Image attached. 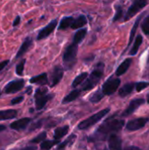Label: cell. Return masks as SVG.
Instances as JSON below:
<instances>
[{
	"instance_id": "cell-1",
	"label": "cell",
	"mask_w": 149,
	"mask_h": 150,
	"mask_svg": "<svg viewBox=\"0 0 149 150\" xmlns=\"http://www.w3.org/2000/svg\"><path fill=\"white\" fill-rule=\"evenodd\" d=\"M125 125V121L123 120L119 119H109L105 121L95 132L94 135L91 137V140L94 141H102L106 138L110 134H113V133H117L122 129Z\"/></svg>"
},
{
	"instance_id": "cell-2",
	"label": "cell",
	"mask_w": 149,
	"mask_h": 150,
	"mask_svg": "<svg viewBox=\"0 0 149 150\" xmlns=\"http://www.w3.org/2000/svg\"><path fill=\"white\" fill-rule=\"evenodd\" d=\"M104 69H105V64L103 62H98L95 66L94 69L89 76V77H87V79L83 83L81 91H87L92 90L94 87H96L104 75Z\"/></svg>"
},
{
	"instance_id": "cell-3",
	"label": "cell",
	"mask_w": 149,
	"mask_h": 150,
	"mask_svg": "<svg viewBox=\"0 0 149 150\" xmlns=\"http://www.w3.org/2000/svg\"><path fill=\"white\" fill-rule=\"evenodd\" d=\"M77 51H78V47H77V45H76L75 43L70 44L65 49L63 53L62 60H63V63H64L66 69H72L76 63Z\"/></svg>"
},
{
	"instance_id": "cell-4",
	"label": "cell",
	"mask_w": 149,
	"mask_h": 150,
	"mask_svg": "<svg viewBox=\"0 0 149 150\" xmlns=\"http://www.w3.org/2000/svg\"><path fill=\"white\" fill-rule=\"evenodd\" d=\"M48 90L47 87H40L36 90L34 94L35 98V109L40 111L44 108L46 104L54 97L52 94L47 93Z\"/></svg>"
},
{
	"instance_id": "cell-5",
	"label": "cell",
	"mask_w": 149,
	"mask_h": 150,
	"mask_svg": "<svg viewBox=\"0 0 149 150\" xmlns=\"http://www.w3.org/2000/svg\"><path fill=\"white\" fill-rule=\"evenodd\" d=\"M110 112V108H106V109H104L97 113H95L94 115L90 116V118H88L87 120L80 122L77 126L78 129L80 130H85V129H88L90 127H91L92 126L96 125L97 122H99L105 116H106V114Z\"/></svg>"
},
{
	"instance_id": "cell-6",
	"label": "cell",
	"mask_w": 149,
	"mask_h": 150,
	"mask_svg": "<svg viewBox=\"0 0 149 150\" xmlns=\"http://www.w3.org/2000/svg\"><path fill=\"white\" fill-rule=\"evenodd\" d=\"M120 84V79L118 77H110L102 86V92L105 96L113 94Z\"/></svg>"
},
{
	"instance_id": "cell-7",
	"label": "cell",
	"mask_w": 149,
	"mask_h": 150,
	"mask_svg": "<svg viewBox=\"0 0 149 150\" xmlns=\"http://www.w3.org/2000/svg\"><path fill=\"white\" fill-rule=\"evenodd\" d=\"M148 2L146 0H137V1H134L133 3V4L129 7L125 18H124V20L125 21H127L129 20L131 18H133L138 11H140L141 10H142L146 5H147Z\"/></svg>"
},
{
	"instance_id": "cell-8",
	"label": "cell",
	"mask_w": 149,
	"mask_h": 150,
	"mask_svg": "<svg viewBox=\"0 0 149 150\" xmlns=\"http://www.w3.org/2000/svg\"><path fill=\"white\" fill-rule=\"evenodd\" d=\"M25 85V80L24 79H17L14 81H11L10 83H8L4 89V91L6 94H13L16 92H18L19 91H21L23 89Z\"/></svg>"
},
{
	"instance_id": "cell-9",
	"label": "cell",
	"mask_w": 149,
	"mask_h": 150,
	"mask_svg": "<svg viewBox=\"0 0 149 150\" xmlns=\"http://www.w3.org/2000/svg\"><path fill=\"white\" fill-rule=\"evenodd\" d=\"M56 25H57V19L52 20L48 25H47L44 28H42L39 32L38 36H37V40H43V39L47 38L54 32V30L56 27Z\"/></svg>"
},
{
	"instance_id": "cell-10",
	"label": "cell",
	"mask_w": 149,
	"mask_h": 150,
	"mask_svg": "<svg viewBox=\"0 0 149 150\" xmlns=\"http://www.w3.org/2000/svg\"><path fill=\"white\" fill-rule=\"evenodd\" d=\"M148 122V119H146V118L134 119L133 120H130L126 124V129L128 131H137L144 127Z\"/></svg>"
},
{
	"instance_id": "cell-11",
	"label": "cell",
	"mask_w": 149,
	"mask_h": 150,
	"mask_svg": "<svg viewBox=\"0 0 149 150\" xmlns=\"http://www.w3.org/2000/svg\"><path fill=\"white\" fill-rule=\"evenodd\" d=\"M62 76H63V69L61 66L54 67L51 73L50 87H54L55 85H57L62 79Z\"/></svg>"
},
{
	"instance_id": "cell-12",
	"label": "cell",
	"mask_w": 149,
	"mask_h": 150,
	"mask_svg": "<svg viewBox=\"0 0 149 150\" xmlns=\"http://www.w3.org/2000/svg\"><path fill=\"white\" fill-rule=\"evenodd\" d=\"M144 103H145V99H143V98H135V99L132 100L131 103L129 104L128 107L122 113V116L123 117H127V116L133 114Z\"/></svg>"
},
{
	"instance_id": "cell-13",
	"label": "cell",
	"mask_w": 149,
	"mask_h": 150,
	"mask_svg": "<svg viewBox=\"0 0 149 150\" xmlns=\"http://www.w3.org/2000/svg\"><path fill=\"white\" fill-rule=\"evenodd\" d=\"M31 121H32V119H30V118H23V119L18 120L16 121H13L10 125V127L13 130H16V131L24 130L26 128V127L29 125V123Z\"/></svg>"
},
{
	"instance_id": "cell-14",
	"label": "cell",
	"mask_w": 149,
	"mask_h": 150,
	"mask_svg": "<svg viewBox=\"0 0 149 150\" xmlns=\"http://www.w3.org/2000/svg\"><path fill=\"white\" fill-rule=\"evenodd\" d=\"M108 146L110 150H122V141L116 134H111L108 140Z\"/></svg>"
},
{
	"instance_id": "cell-15",
	"label": "cell",
	"mask_w": 149,
	"mask_h": 150,
	"mask_svg": "<svg viewBox=\"0 0 149 150\" xmlns=\"http://www.w3.org/2000/svg\"><path fill=\"white\" fill-rule=\"evenodd\" d=\"M32 44V38L26 37V38L25 39L24 42L22 43V45L20 46V47H19V49H18V53H17V54H16V58H20L21 56H23V55L29 50V48L31 47Z\"/></svg>"
},
{
	"instance_id": "cell-16",
	"label": "cell",
	"mask_w": 149,
	"mask_h": 150,
	"mask_svg": "<svg viewBox=\"0 0 149 150\" xmlns=\"http://www.w3.org/2000/svg\"><path fill=\"white\" fill-rule=\"evenodd\" d=\"M132 62H133V61H132L131 58L126 59V60L118 67V69H117V70H116V76H120L124 75V74L127 71V69H129V67L131 66Z\"/></svg>"
},
{
	"instance_id": "cell-17",
	"label": "cell",
	"mask_w": 149,
	"mask_h": 150,
	"mask_svg": "<svg viewBox=\"0 0 149 150\" xmlns=\"http://www.w3.org/2000/svg\"><path fill=\"white\" fill-rule=\"evenodd\" d=\"M18 115V111L13 109L9 110H4L0 111V120H12L16 118Z\"/></svg>"
},
{
	"instance_id": "cell-18",
	"label": "cell",
	"mask_w": 149,
	"mask_h": 150,
	"mask_svg": "<svg viewBox=\"0 0 149 150\" xmlns=\"http://www.w3.org/2000/svg\"><path fill=\"white\" fill-rule=\"evenodd\" d=\"M31 83H36L40 85H45L48 83V79H47V73H42L40 75H38L36 76H33L30 79Z\"/></svg>"
},
{
	"instance_id": "cell-19",
	"label": "cell",
	"mask_w": 149,
	"mask_h": 150,
	"mask_svg": "<svg viewBox=\"0 0 149 150\" xmlns=\"http://www.w3.org/2000/svg\"><path fill=\"white\" fill-rule=\"evenodd\" d=\"M134 87H135V84L133 83H128L125 84L123 87L120 88V90L119 91V95L121 98H125V97H126V96H128L129 94L132 93Z\"/></svg>"
},
{
	"instance_id": "cell-20",
	"label": "cell",
	"mask_w": 149,
	"mask_h": 150,
	"mask_svg": "<svg viewBox=\"0 0 149 150\" xmlns=\"http://www.w3.org/2000/svg\"><path fill=\"white\" fill-rule=\"evenodd\" d=\"M69 131V127L68 126H64L61 127H57L54 130V138L56 141H59L60 139H61L62 137H64Z\"/></svg>"
},
{
	"instance_id": "cell-21",
	"label": "cell",
	"mask_w": 149,
	"mask_h": 150,
	"mask_svg": "<svg viewBox=\"0 0 149 150\" xmlns=\"http://www.w3.org/2000/svg\"><path fill=\"white\" fill-rule=\"evenodd\" d=\"M87 34V29L86 28H81L79 29L74 35V40H73V43H75L76 45H78L80 44L83 39L85 38Z\"/></svg>"
},
{
	"instance_id": "cell-22",
	"label": "cell",
	"mask_w": 149,
	"mask_h": 150,
	"mask_svg": "<svg viewBox=\"0 0 149 150\" xmlns=\"http://www.w3.org/2000/svg\"><path fill=\"white\" fill-rule=\"evenodd\" d=\"M80 94H81V90H74L69 94H68L66 97H64L61 103L62 104H68V103H70L72 101H75L76 98H78Z\"/></svg>"
},
{
	"instance_id": "cell-23",
	"label": "cell",
	"mask_w": 149,
	"mask_h": 150,
	"mask_svg": "<svg viewBox=\"0 0 149 150\" xmlns=\"http://www.w3.org/2000/svg\"><path fill=\"white\" fill-rule=\"evenodd\" d=\"M86 24H87L86 17H85L84 15H80L77 18L74 19L73 24H72V25H71V28H72V29L82 28V27H83Z\"/></svg>"
},
{
	"instance_id": "cell-24",
	"label": "cell",
	"mask_w": 149,
	"mask_h": 150,
	"mask_svg": "<svg viewBox=\"0 0 149 150\" xmlns=\"http://www.w3.org/2000/svg\"><path fill=\"white\" fill-rule=\"evenodd\" d=\"M74 18L73 17H64L62 18V19L60 22V25L58 26L59 30H65L67 28H68L69 26L71 27L73 21H74Z\"/></svg>"
},
{
	"instance_id": "cell-25",
	"label": "cell",
	"mask_w": 149,
	"mask_h": 150,
	"mask_svg": "<svg viewBox=\"0 0 149 150\" xmlns=\"http://www.w3.org/2000/svg\"><path fill=\"white\" fill-rule=\"evenodd\" d=\"M88 77V73L87 72H83V73H81L80 75H78L73 81L72 83V87L73 88H76L77 86L81 85Z\"/></svg>"
},
{
	"instance_id": "cell-26",
	"label": "cell",
	"mask_w": 149,
	"mask_h": 150,
	"mask_svg": "<svg viewBox=\"0 0 149 150\" xmlns=\"http://www.w3.org/2000/svg\"><path fill=\"white\" fill-rule=\"evenodd\" d=\"M142 40H143L142 36L141 35H138L136 40H135V41H134V44H133V46L131 48V51L129 53L130 55H135L138 53V50H139V48H140V47H141V45L142 43Z\"/></svg>"
},
{
	"instance_id": "cell-27",
	"label": "cell",
	"mask_w": 149,
	"mask_h": 150,
	"mask_svg": "<svg viewBox=\"0 0 149 150\" xmlns=\"http://www.w3.org/2000/svg\"><path fill=\"white\" fill-rule=\"evenodd\" d=\"M143 14H144V13H143ZM143 14H141V15L138 17V18L136 19V21H135V23H134V25H133V29H132L131 33H130V39H129L128 46H130V45H131V43H132V42H133V38H134V36H135V33H136V31H137L138 25H140V21H141V18L143 17Z\"/></svg>"
},
{
	"instance_id": "cell-28",
	"label": "cell",
	"mask_w": 149,
	"mask_h": 150,
	"mask_svg": "<svg viewBox=\"0 0 149 150\" xmlns=\"http://www.w3.org/2000/svg\"><path fill=\"white\" fill-rule=\"evenodd\" d=\"M104 96H105V95L103 94L102 91H101V90H97L96 92H94V93L90 96V101L91 103H93V104H97V103H98L99 101L102 100V98H104Z\"/></svg>"
},
{
	"instance_id": "cell-29",
	"label": "cell",
	"mask_w": 149,
	"mask_h": 150,
	"mask_svg": "<svg viewBox=\"0 0 149 150\" xmlns=\"http://www.w3.org/2000/svg\"><path fill=\"white\" fill-rule=\"evenodd\" d=\"M60 141H44L40 143V148L43 150H49L51 148H53L56 144H60Z\"/></svg>"
},
{
	"instance_id": "cell-30",
	"label": "cell",
	"mask_w": 149,
	"mask_h": 150,
	"mask_svg": "<svg viewBox=\"0 0 149 150\" xmlns=\"http://www.w3.org/2000/svg\"><path fill=\"white\" fill-rule=\"evenodd\" d=\"M76 134H71L70 136H68L63 142H61V143H60L59 144V146H58V149H65L68 144L69 145H71L74 142H75V140H76Z\"/></svg>"
},
{
	"instance_id": "cell-31",
	"label": "cell",
	"mask_w": 149,
	"mask_h": 150,
	"mask_svg": "<svg viewBox=\"0 0 149 150\" xmlns=\"http://www.w3.org/2000/svg\"><path fill=\"white\" fill-rule=\"evenodd\" d=\"M47 138V133L46 132H42L40 134H39L36 137H34L33 139H32L30 141L31 143H34V144H37V143H41L43 142Z\"/></svg>"
},
{
	"instance_id": "cell-32",
	"label": "cell",
	"mask_w": 149,
	"mask_h": 150,
	"mask_svg": "<svg viewBox=\"0 0 149 150\" xmlns=\"http://www.w3.org/2000/svg\"><path fill=\"white\" fill-rule=\"evenodd\" d=\"M141 29H142L143 33H145V34L149 36V15L148 17H146L144 18V20L142 21Z\"/></svg>"
},
{
	"instance_id": "cell-33",
	"label": "cell",
	"mask_w": 149,
	"mask_h": 150,
	"mask_svg": "<svg viewBox=\"0 0 149 150\" xmlns=\"http://www.w3.org/2000/svg\"><path fill=\"white\" fill-rule=\"evenodd\" d=\"M25 60H22V62H20L19 63L17 64L16 66V74L18 76H23V72H24V69H25Z\"/></svg>"
},
{
	"instance_id": "cell-34",
	"label": "cell",
	"mask_w": 149,
	"mask_h": 150,
	"mask_svg": "<svg viewBox=\"0 0 149 150\" xmlns=\"http://www.w3.org/2000/svg\"><path fill=\"white\" fill-rule=\"evenodd\" d=\"M123 15V9L120 5H116V13L113 18V21H117L122 18Z\"/></svg>"
},
{
	"instance_id": "cell-35",
	"label": "cell",
	"mask_w": 149,
	"mask_h": 150,
	"mask_svg": "<svg viewBox=\"0 0 149 150\" xmlns=\"http://www.w3.org/2000/svg\"><path fill=\"white\" fill-rule=\"evenodd\" d=\"M149 86V83H147V82H140V83H137L135 84V87H136V91L138 92L141 91L142 90H144L145 88L148 87Z\"/></svg>"
},
{
	"instance_id": "cell-36",
	"label": "cell",
	"mask_w": 149,
	"mask_h": 150,
	"mask_svg": "<svg viewBox=\"0 0 149 150\" xmlns=\"http://www.w3.org/2000/svg\"><path fill=\"white\" fill-rule=\"evenodd\" d=\"M42 124H43V120H38V121L34 122V123L31 126V127L29 128V131H30V132H32V131H34V130H36V129H38V128H40V127H42Z\"/></svg>"
},
{
	"instance_id": "cell-37",
	"label": "cell",
	"mask_w": 149,
	"mask_h": 150,
	"mask_svg": "<svg viewBox=\"0 0 149 150\" xmlns=\"http://www.w3.org/2000/svg\"><path fill=\"white\" fill-rule=\"evenodd\" d=\"M23 100H24V97H23V96H20V97H18V98H13V99L11 101V105H18V104L21 103Z\"/></svg>"
},
{
	"instance_id": "cell-38",
	"label": "cell",
	"mask_w": 149,
	"mask_h": 150,
	"mask_svg": "<svg viewBox=\"0 0 149 150\" xmlns=\"http://www.w3.org/2000/svg\"><path fill=\"white\" fill-rule=\"evenodd\" d=\"M8 63H9V61H8V60H5V61L1 62H0V71L3 70Z\"/></svg>"
},
{
	"instance_id": "cell-39",
	"label": "cell",
	"mask_w": 149,
	"mask_h": 150,
	"mask_svg": "<svg viewBox=\"0 0 149 150\" xmlns=\"http://www.w3.org/2000/svg\"><path fill=\"white\" fill-rule=\"evenodd\" d=\"M19 23H20V17H19V16H17V17L15 18L14 21H13L12 25H13V26H17V25H19Z\"/></svg>"
},
{
	"instance_id": "cell-40",
	"label": "cell",
	"mask_w": 149,
	"mask_h": 150,
	"mask_svg": "<svg viewBox=\"0 0 149 150\" xmlns=\"http://www.w3.org/2000/svg\"><path fill=\"white\" fill-rule=\"evenodd\" d=\"M124 150H141L140 148L138 147H134V146H131V147H127Z\"/></svg>"
},
{
	"instance_id": "cell-41",
	"label": "cell",
	"mask_w": 149,
	"mask_h": 150,
	"mask_svg": "<svg viewBox=\"0 0 149 150\" xmlns=\"http://www.w3.org/2000/svg\"><path fill=\"white\" fill-rule=\"evenodd\" d=\"M20 150H36V147H31V146H29V147H25V148L21 149Z\"/></svg>"
},
{
	"instance_id": "cell-42",
	"label": "cell",
	"mask_w": 149,
	"mask_h": 150,
	"mask_svg": "<svg viewBox=\"0 0 149 150\" xmlns=\"http://www.w3.org/2000/svg\"><path fill=\"white\" fill-rule=\"evenodd\" d=\"M5 129H6V127H5V126H4V125H0V132L4 131Z\"/></svg>"
},
{
	"instance_id": "cell-43",
	"label": "cell",
	"mask_w": 149,
	"mask_h": 150,
	"mask_svg": "<svg viewBox=\"0 0 149 150\" xmlns=\"http://www.w3.org/2000/svg\"><path fill=\"white\" fill-rule=\"evenodd\" d=\"M148 98V103H149V94L148 95V98Z\"/></svg>"
},
{
	"instance_id": "cell-44",
	"label": "cell",
	"mask_w": 149,
	"mask_h": 150,
	"mask_svg": "<svg viewBox=\"0 0 149 150\" xmlns=\"http://www.w3.org/2000/svg\"><path fill=\"white\" fill-rule=\"evenodd\" d=\"M33 112V109H30V112Z\"/></svg>"
},
{
	"instance_id": "cell-45",
	"label": "cell",
	"mask_w": 149,
	"mask_h": 150,
	"mask_svg": "<svg viewBox=\"0 0 149 150\" xmlns=\"http://www.w3.org/2000/svg\"><path fill=\"white\" fill-rule=\"evenodd\" d=\"M0 96H1V90H0Z\"/></svg>"
}]
</instances>
